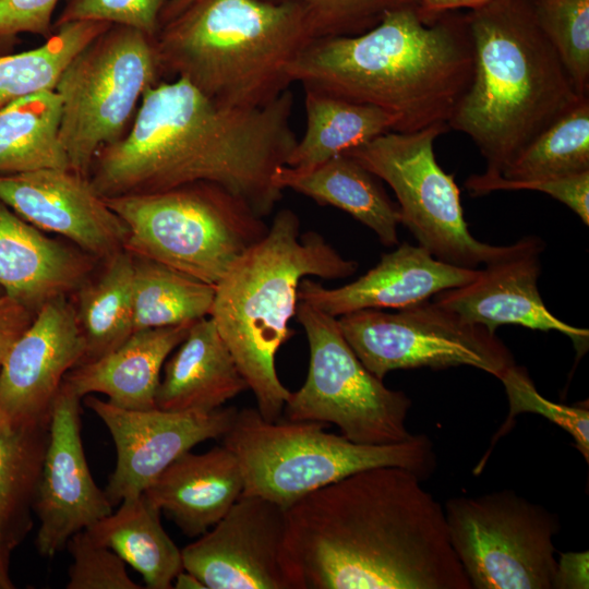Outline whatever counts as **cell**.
Returning <instances> with one entry per match:
<instances>
[{
	"mask_svg": "<svg viewBox=\"0 0 589 589\" xmlns=\"http://www.w3.org/2000/svg\"><path fill=\"white\" fill-rule=\"evenodd\" d=\"M413 471L368 468L286 508L298 589H471L444 506Z\"/></svg>",
	"mask_w": 589,
	"mask_h": 589,
	"instance_id": "cell-1",
	"label": "cell"
},
{
	"mask_svg": "<svg viewBox=\"0 0 589 589\" xmlns=\"http://www.w3.org/2000/svg\"><path fill=\"white\" fill-rule=\"evenodd\" d=\"M288 88L251 109L221 106L182 77L143 95L124 137L101 147L88 179L101 197L147 194L207 181L264 218L283 197L274 182L298 139Z\"/></svg>",
	"mask_w": 589,
	"mask_h": 589,
	"instance_id": "cell-2",
	"label": "cell"
},
{
	"mask_svg": "<svg viewBox=\"0 0 589 589\" xmlns=\"http://www.w3.org/2000/svg\"><path fill=\"white\" fill-rule=\"evenodd\" d=\"M473 67L466 13L426 20L414 2L387 11L364 33L313 39L288 76L303 88L384 109L397 117L396 132H414L448 127Z\"/></svg>",
	"mask_w": 589,
	"mask_h": 589,
	"instance_id": "cell-3",
	"label": "cell"
},
{
	"mask_svg": "<svg viewBox=\"0 0 589 589\" xmlns=\"http://www.w3.org/2000/svg\"><path fill=\"white\" fill-rule=\"evenodd\" d=\"M466 15L473 76L448 127L473 141L486 163L481 176L491 178L586 97L541 29L533 0H493Z\"/></svg>",
	"mask_w": 589,
	"mask_h": 589,
	"instance_id": "cell-4",
	"label": "cell"
},
{
	"mask_svg": "<svg viewBox=\"0 0 589 589\" xmlns=\"http://www.w3.org/2000/svg\"><path fill=\"white\" fill-rule=\"evenodd\" d=\"M358 266L320 233H301L298 216L284 208L215 286L209 317L264 419L278 421L291 393L278 377L275 358L294 335L288 323L296 315L300 281L306 276L346 278Z\"/></svg>",
	"mask_w": 589,
	"mask_h": 589,
	"instance_id": "cell-5",
	"label": "cell"
},
{
	"mask_svg": "<svg viewBox=\"0 0 589 589\" xmlns=\"http://www.w3.org/2000/svg\"><path fill=\"white\" fill-rule=\"evenodd\" d=\"M313 39L305 10L292 2L194 0L160 26L156 48L164 76L251 109L289 88V65Z\"/></svg>",
	"mask_w": 589,
	"mask_h": 589,
	"instance_id": "cell-6",
	"label": "cell"
},
{
	"mask_svg": "<svg viewBox=\"0 0 589 589\" xmlns=\"http://www.w3.org/2000/svg\"><path fill=\"white\" fill-rule=\"evenodd\" d=\"M324 426L316 421H268L254 408L237 410L223 444L240 464L243 493L288 508L304 495L368 468L402 467L422 480L435 471L436 455L425 434L366 445L326 432Z\"/></svg>",
	"mask_w": 589,
	"mask_h": 589,
	"instance_id": "cell-7",
	"label": "cell"
},
{
	"mask_svg": "<svg viewBox=\"0 0 589 589\" xmlns=\"http://www.w3.org/2000/svg\"><path fill=\"white\" fill-rule=\"evenodd\" d=\"M104 199L127 227L125 251L214 287L268 230L244 201L207 181Z\"/></svg>",
	"mask_w": 589,
	"mask_h": 589,
	"instance_id": "cell-8",
	"label": "cell"
},
{
	"mask_svg": "<svg viewBox=\"0 0 589 589\" xmlns=\"http://www.w3.org/2000/svg\"><path fill=\"white\" fill-rule=\"evenodd\" d=\"M156 38L110 25L61 73L59 135L70 168L88 178L97 152L125 136L144 93L164 80Z\"/></svg>",
	"mask_w": 589,
	"mask_h": 589,
	"instance_id": "cell-9",
	"label": "cell"
},
{
	"mask_svg": "<svg viewBox=\"0 0 589 589\" xmlns=\"http://www.w3.org/2000/svg\"><path fill=\"white\" fill-rule=\"evenodd\" d=\"M310 350L304 384L290 393L284 411L290 421L333 423L351 442L384 445L413 436L406 421L411 399L386 387L346 341L337 323L313 305L299 301L296 315Z\"/></svg>",
	"mask_w": 589,
	"mask_h": 589,
	"instance_id": "cell-10",
	"label": "cell"
},
{
	"mask_svg": "<svg viewBox=\"0 0 589 589\" xmlns=\"http://www.w3.org/2000/svg\"><path fill=\"white\" fill-rule=\"evenodd\" d=\"M444 512L471 589H553L558 515L509 489L450 497Z\"/></svg>",
	"mask_w": 589,
	"mask_h": 589,
	"instance_id": "cell-11",
	"label": "cell"
},
{
	"mask_svg": "<svg viewBox=\"0 0 589 589\" xmlns=\"http://www.w3.org/2000/svg\"><path fill=\"white\" fill-rule=\"evenodd\" d=\"M448 127L389 131L346 153L394 191L399 221L419 244L443 262L478 268L503 247L477 240L464 217L459 188L434 154V141Z\"/></svg>",
	"mask_w": 589,
	"mask_h": 589,
	"instance_id": "cell-12",
	"label": "cell"
},
{
	"mask_svg": "<svg viewBox=\"0 0 589 589\" xmlns=\"http://www.w3.org/2000/svg\"><path fill=\"white\" fill-rule=\"evenodd\" d=\"M337 323L359 360L381 380L394 370L460 365L500 378L515 364L495 333L429 300L395 312L360 310Z\"/></svg>",
	"mask_w": 589,
	"mask_h": 589,
	"instance_id": "cell-13",
	"label": "cell"
},
{
	"mask_svg": "<svg viewBox=\"0 0 589 589\" xmlns=\"http://www.w3.org/2000/svg\"><path fill=\"white\" fill-rule=\"evenodd\" d=\"M183 569L208 589H298L286 508L242 493L208 531L182 549Z\"/></svg>",
	"mask_w": 589,
	"mask_h": 589,
	"instance_id": "cell-14",
	"label": "cell"
},
{
	"mask_svg": "<svg viewBox=\"0 0 589 589\" xmlns=\"http://www.w3.org/2000/svg\"><path fill=\"white\" fill-rule=\"evenodd\" d=\"M85 405L104 422L115 443L116 467L105 489L112 505L143 493L170 464L199 443L223 437L238 410H130L92 395H87Z\"/></svg>",
	"mask_w": 589,
	"mask_h": 589,
	"instance_id": "cell-15",
	"label": "cell"
},
{
	"mask_svg": "<svg viewBox=\"0 0 589 589\" xmlns=\"http://www.w3.org/2000/svg\"><path fill=\"white\" fill-rule=\"evenodd\" d=\"M81 398L64 381L53 400L49 435L33 509L39 519L36 548L53 557L69 539L112 513L94 481L81 437Z\"/></svg>",
	"mask_w": 589,
	"mask_h": 589,
	"instance_id": "cell-16",
	"label": "cell"
},
{
	"mask_svg": "<svg viewBox=\"0 0 589 589\" xmlns=\"http://www.w3.org/2000/svg\"><path fill=\"white\" fill-rule=\"evenodd\" d=\"M544 242L537 236H526L478 269L469 283L444 290L433 302L466 321L485 326L492 333L505 324L530 329L556 330L568 336L579 353L588 346L589 330L574 327L545 306L538 289L541 254Z\"/></svg>",
	"mask_w": 589,
	"mask_h": 589,
	"instance_id": "cell-17",
	"label": "cell"
},
{
	"mask_svg": "<svg viewBox=\"0 0 589 589\" xmlns=\"http://www.w3.org/2000/svg\"><path fill=\"white\" fill-rule=\"evenodd\" d=\"M0 201L44 232L59 235L98 262L124 250L127 227L72 169L0 175Z\"/></svg>",
	"mask_w": 589,
	"mask_h": 589,
	"instance_id": "cell-18",
	"label": "cell"
},
{
	"mask_svg": "<svg viewBox=\"0 0 589 589\" xmlns=\"http://www.w3.org/2000/svg\"><path fill=\"white\" fill-rule=\"evenodd\" d=\"M84 341L73 303L43 304L0 366V406L16 422H49L65 375L82 361Z\"/></svg>",
	"mask_w": 589,
	"mask_h": 589,
	"instance_id": "cell-19",
	"label": "cell"
},
{
	"mask_svg": "<svg viewBox=\"0 0 589 589\" xmlns=\"http://www.w3.org/2000/svg\"><path fill=\"white\" fill-rule=\"evenodd\" d=\"M479 268L453 265L434 257L421 245L400 244L358 279L325 288L303 278L298 300L338 317L365 309H404L472 280Z\"/></svg>",
	"mask_w": 589,
	"mask_h": 589,
	"instance_id": "cell-20",
	"label": "cell"
},
{
	"mask_svg": "<svg viewBox=\"0 0 589 589\" xmlns=\"http://www.w3.org/2000/svg\"><path fill=\"white\" fill-rule=\"evenodd\" d=\"M99 262L75 245L59 242L0 201V288L33 312L69 297Z\"/></svg>",
	"mask_w": 589,
	"mask_h": 589,
	"instance_id": "cell-21",
	"label": "cell"
},
{
	"mask_svg": "<svg viewBox=\"0 0 589 589\" xmlns=\"http://www.w3.org/2000/svg\"><path fill=\"white\" fill-rule=\"evenodd\" d=\"M244 491L235 454L224 444L182 454L144 491L188 537H200L215 526Z\"/></svg>",
	"mask_w": 589,
	"mask_h": 589,
	"instance_id": "cell-22",
	"label": "cell"
},
{
	"mask_svg": "<svg viewBox=\"0 0 589 589\" xmlns=\"http://www.w3.org/2000/svg\"><path fill=\"white\" fill-rule=\"evenodd\" d=\"M192 324L135 330L115 350L73 368L64 382L80 398L98 393L120 408H157L164 364Z\"/></svg>",
	"mask_w": 589,
	"mask_h": 589,
	"instance_id": "cell-23",
	"label": "cell"
},
{
	"mask_svg": "<svg viewBox=\"0 0 589 589\" xmlns=\"http://www.w3.org/2000/svg\"><path fill=\"white\" fill-rule=\"evenodd\" d=\"M164 364L156 407L168 411H212L249 388L209 316L194 322Z\"/></svg>",
	"mask_w": 589,
	"mask_h": 589,
	"instance_id": "cell-24",
	"label": "cell"
},
{
	"mask_svg": "<svg viewBox=\"0 0 589 589\" xmlns=\"http://www.w3.org/2000/svg\"><path fill=\"white\" fill-rule=\"evenodd\" d=\"M376 177L347 154L311 169L280 166L274 182L281 189L303 194L320 205L339 208L376 233L382 244H397L398 206L376 181Z\"/></svg>",
	"mask_w": 589,
	"mask_h": 589,
	"instance_id": "cell-25",
	"label": "cell"
},
{
	"mask_svg": "<svg viewBox=\"0 0 589 589\" xmlns=\"http://www.w3.org/2000/svg\"><path fill=\"white\" fill-rule=\"evenodd\" d=\"M120 503L116 513L85 530L137 570L146 588H172L183 569L182 550L164 529L161 510L144 492Z\"/></svg>",
	"mask_w": 589,
	"mask_h": 589,
	"instance_id": "cell-26",
	"label": "cell"
},
{
	"mask_svg": "<svg viewBox=\"0 0 589 589\" xmlns=\"http://www.w3.org/2000/svg\"><path fill=\"white\" fill-rule=\"evenodd\" d=\"M303 89L306 128L287 158L286 165L291 168L311 169L396 131L397 117L384 109Z\"/></svg>",
	"mask_w": 589,
	"mask_h": 589,
	"instance_id": "cell-27",
	"label": "cell"
},
{
	"mask_svg": "<svg viewBox=\"0 0 589 589\" xmlns=\"http://www.w3.org/2000/svg\"><path fill=\"white\" fill-rule=\"evenodd\" d=\"M132 285L133 255L122 250L99 262L73 293L84 341L80 364L115 350L134 333Z\"/></svg>",
	"mask_w": 589,
	"mask_h": 589,
	"instance_id": "cell-28",
	"label": "cell"
},
{
	"mask_svg": "<svg viewBox=\"0 0 589 589\" xmlns=\"http://www.w3.org/2000/svg\"><path fill=\"white\" fill-rule=\"evenodd\" d=\"M49 422L23 423L0 406V533L12 551L32 527Z\"/></svg>",
	"mask_w": 589,
	"mask_h": 589,
	"instance_id": "cell-29",
	"label": "cell"
},
{
	"mask_svg": "<svg viewBox=\"0 0 589 589\" xmlns=\"http://www.w3.org/2000/svg\"><path fill=\"white\" fill-rule=\"evenodd\" d=\"M61 98L43 91L0 110V175L71 169L59 135Z\"/></svg>",
	"mask_w": 589,
	"mask_h": 589,
	"instance_id": "cell-30",
	"label": "cell"
},
{
	"mask_svg": "<svg viewBox=\"0 0 589 589\" xmlns=\"http://www.w3.org/2000/svg\"><path fill=\"white\" fill-rule=\"evenodd\" d=\"M134 332L209 316L215 287L158 262L133 256Z\"/></svg>",
	"mask_w": 589,
	"mask_h": 589,
	"instance_id": "cell-31",
	"label": "cell"
},
{
	"mask_svg": "<svg viewBox=\"0 0 589 589\" xmlns=\"http://www.w3.org/2000/svg\"><path fill=\"white\" fill-rule=\"evenodd\" d=\"M110 25L80 21L55 28L53 34L31 50L0 56V110L9 104L43 92L55 91L72 58Z\"/></svg>",
	"mask_w": 589,
	"mask_h": 589,
	"instance_id": "cell-32",
	"label": "cell"
},
{
	"mask_svg": "<svg viewBox=\"0 0 589 589\" xmlns=\"http://www.w3.org/2000/svg\"><path fill=\"white\" fill-rule=\"evenodd\" d=\"M586 171H589V97L534 137L501 176L509 181H531Z\"/></svg>",
	"mask_w": 589,
	"mask_h": 589,
	"instance_id": "cell-33",
	"label": "cell"
},
{
	"mask_svg": "<svg viewBox=\"0 0 589 589\" xmlns=\"http://www.w3.org/2000/svg\"><path fill=\"white\" fill-rule=\"evenodd\" d=\"M537 21L577 93L589 96V0H533Z\"/></svg>",
	"mask_w": 589,
	"mask_h": 589,
	"instance_id": "cell-34",
	"label": "cell"
},
{
	"mask_svg": "<svg viewBox=\"0 0 589 589\" xmlns=\"http://www.w3.org/2000/svg\"><path fill=\"white\" fill-rule=\"evenodd\" d=\"M505 388L508 402V422L519 413L540 414L565 430L574 440L576 448L589 461V411L584 407L567 406L551 401L536 388L525 368L513 364L498 378ZM504 426V425H503ZM505 429L501 430L498 435Z\"/></svg>",
	"mask_w": 589,
	"mask_h": 589,
	"instance_id": "cell-35",
	"label": "cell"
},
{
	"mask_svg": "<svg viewBox=\"0 0 589 589\" xmlns=\"http://www.w3.org/2000/svg\"><path fill=\"white\" fill-rule=\"evenodd\" d=\"M301 5L315 38L353 36L373 28L392 9L418 0H269Z\"/></svg>",
	"mask_w": 589,
	"mask_h": 589,
	"instance_id": "cell-36",
	"label": "cell"
},
{
	"mask_svg": "<svg viewBox=\"0 0 589 589\" xmlns=\"http://www.w3.org/2000/svg\"><path fill=\"white\" fill-rule=\"evenodd\" d=\"M67 548L72 556L67 589L143 588L130 578L124 561L86 530L73 534Z\"/></svg>",
	"mask_w": 589,
	"mask_h": 589,
	"instance_id": "cell-37",
	"label": "cell"
},
{
	"mask_svg": "<svg viewBox=\"0 0 589 589\" xmlns=\"http://www.w3.org/2000/svg\"><path fill=\"white\" fill-rule=\"evenodd\" d=\"M168 0H63L53 28L72 22L98 21L135 28L156 38Z\"/></svg>",
	"mask_w": 589,
	"mask_h": 589,
	"instance_id": "cell-38",
	"label": "cell"
},
{
	"mask_svg": "<svg viewBox=\"0 0 589 589\" xmlns=\"http://www.w3.org/2000/svg\"><path fill=\"white\" fill-rule=\"evenodd\" d=\"M472 195L498 190H533L543 192L569 207L581 221L589 225V171L578 175L531 181H509L502 176L486 178L472 175L466 181Z\"/></svg>",
	"mask_w": 589,
	"mask_h": 589,
	"instance_id": "cell-39",
	"label": "cell"
},
{
	"mask_svg": "<svg viewBox=\"0 0 589 589\" xmlns=\"http://www.w3.org/2000/svg\"><path fill=\"white\" fill-rule=\"evenodd\" d=\"M61 0H0V40L14 39L27 33L49 38L53 14Z\"/></svg>",
	"mask_w": 589,
	"mask_h": 589,
	"instance_id": "cell-40",
	"label": "cell"
},
{
	"mask_svg": "<svg viewBox=\"0 0 589 589\" xmlns=\"http://www.w3.org/2000/svg\"><path fill=\"white\" fill-rule=\"evenodd\" d=\"M35 314L14 298L5 293L0 294V366L14 342L29 326Z\"/></svg>",
	"mask_w": 589,
	"mask_h": 589,
	"instance_id": "cell-41",
	"label": "cell"
},
{
	"mask_svg": "<svg viewBox=\"0 0 589 589\" xmlns=\"http://www.w3.org/2000/svg\"><path fill=\"white\" fill-rule=\"evenodd\" d=\"M589 588V551H570L560 553L553 589H588Z\"/></svg>",
	"mask_w": 589,
	"mask_h": 589,
	"instance_id": "cell-42",
	"label": "cell"
},
{
	"mask_svg": "<svg viewBox=\"0 0 589 589\" xmlns=\"http://www.w3.org/2000/svg\"><path fill=\"white\" fill-rule=\"evenodd\" d=\"M491 1L493 0H418V5L423 17L433 20L446 12L474 10Z\"/></svg>",
	"mask_w": 589,
	"mask_h": 589,
	"instance_id": "cell-43",
	"label": "cell"
},
{
	"mask_svg": "<svg viewBox=\"0 0 589 589\" xmlns=\"http://www.w3.org/2000/svg\"><path fill=\"white\" fill-rule=\"evenodd\" d=\"M11 550L0 533V589H12L14 585L9 573V554Z\"/></svg>",
	"mask_w": 589,
	"mask_h": 589,
	"instance_id": "cell-44",
	"label": "cell"
},
{
	"mask_svg": "<svg viewBox=\"0 0 589 589\" xmlns=\"http://www.w3.org/2000/svg\"><path fill=\"white\" fill-rule=\"evenodd\" d=\"M194 0H168L160 15V26L180 14Z\"/></svg>",
	"mask_w": 589,
	"mask_h": 589,
	"instance_id": "cell-45",
	"label": "cell"
},
{
	"mask_svg": "<svg viewBox=\"0 0 589 589\" xmlns=\"http://www.w3.org/2000/svg\"><path fill=\"white\" fill-rule=\"evenodd\" d=\"M172 587L177 589H205V586L196 576L184 569L176 576Z\"/></svg>",
	"mask_w": 589,
	"mask_h": 589,
	"instance_id": "cell-46",
	"label": "cell"
},
{
	"mask_svg": "<svg viewBox=\"0 0 589 589\" xmlns=\"http://www.w3.org/2000/svg\"><path fill=\"white\" fill-rule=\"evenodd\" d=\"M1 293H4V292H3V290L0 288V294H1Z\"/></svg>",
	"mask_w": 589,
	"mask_h": 589,
	"instance_id": "cell-47",
	"label": "cell"
}]
</instances>
